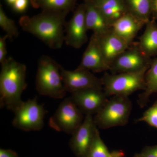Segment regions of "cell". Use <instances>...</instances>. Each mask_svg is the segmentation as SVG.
I'll return each instance as SVG.
<instances>
[{"instance_id":"19","label":"cell","mask_w":157,"mask_h":157,"mask_svg":"<svg viewBox=\"0 0 157 157\" xmlns=\"http://www.w3.org/2000/svg\"><path fill=\"white\" fill-rule=\"evenodd\" d=\"M145 79L146 87L137 100L138 105L141 108L146 106L152 94L157 93V58L152 59L145 74Z\"/></svg>"},{"instance_id":"4","label":"cell","mask_w":157,"mask_h":157,"mask_svg":"<svg viewBox=\"0 0 157 157\" xmlns=\"http://www.w3.org/2000/svg\"><path fill=\"white\" fill-rule=\"evenodd\" d=\"M132 108V101L128 97L112 96L94 117L95 123L102 129L125 126L128 122Z\"/></svg>"},{"instance_id":"30","label":"cell","mask_w":157,"mask_h":157,"mask_svg":"<svg viewBox=\"0 0 157 157\" xmlns=\"http://www.w3.org/2000/svg\"><path fill=\"white\" fill-rule=\"evenodd\" d=\"M6 1L9 5H13L16 2V0H6Z\"/></svg>"},{"instance_id":"24","label":"cell","mask_w":157,"mask_h":157,"mask_svg":"<svg viewBox=\"0 0 157 157\" xmlns=\"http://www.w3.org/2000/svg\"><path fill=\"white\" fill-rule=\"evenodd\" d=\"M144 122L157 129V101L144 113L141 117L136 120V122Z\"/></svg>"},{"instance_id":"13","label":"cell","mask_w":157,"mask_h":157,"mask_svg":"<svg viewBox=\"0 0 157 157\" xmlns=\"http://www.w3.org/2000/svg\"><path fill=\"white\" fill-rule=\"evenodd\" d=\"M78 69L100 73L109 70V65L105 60L97 36L93 34L87 48L82 55Z\"/></svg>"},{"instance_id":"8","label":"cell","mask_w":157,"mask_h":157,"mask_svg":"<svg viewBox=\"0 0 157 157\" xmlns=\"http://www.w3.org/2000/svg\"><path fill=\"white\" fill-rule=\"evenodd\" d=\"M151 58L146 56L138 44H132L117 57L109 66L112 74L135 73L148 69Z\"/></svg>"},{"instance_id":"25","label":"cell","mask_w":157,"mask_h":157,"mask_svg":"<svg viewBox=\"0 0 157 157\" xmlns=\"http://www.w3.org/2000/svg\"><path fill=\"white\" fill-rule=\"evenodd\" d=\"M8 35H5L4 36L0 38V63L1 64L3 63L7 59V51L6 49V39H8Z\"/></svg>"},{"instance_id":"10","label":"cell","mask_w":157,"mask_h":157,"mask_svg":"<svg viewBox=\"0 0 157 157\" xmlns=\"http://www.w3.org/2000/svg\"><path fill=\"white\" fill-rule=\"evenodd\" d=\"M65 30L64 42L67 45L78 49L87 42L84 3L78 6L71 19L66 22Z\"/></svg>"},{"instance_id":"26","label":"cell","mask_w":157,"mask_h":157,"mask_svg":"<svg viewBox=\"0 0 157 157\" xmlns=\"http://www.w3.org/2000/svg\"><path fill=\"white\" fill-rule=\"evenodd\" d=\"M29 0H16L13 5V9L18 12H24L28 6Z\"/></svg>"},{"instance_id":"21","label":"cell","mask_w":157,"mask_h":157,"mask_svg":"<svg viewBox=\"0 0 157 157\" xmlns=\"http://www.w3.org/2000/svg\"><path fill=\"white\" fill-rule=\"evenodd\" d=\"M77 0H31L35 8H40L43 11L69 12L74 8Z\"/></svg>"},{"instance_id":"17","label":"cell","mask_w":157,"mask_h":157,"mask_svg":"<svg viewBox=\"0 0 157 157\" xmlns=\"http://www.w3.org/2000/svg\"><path fill=\"white\" fill-rule=\"evenodd\" d=\"M145 25L137 44L142 52L151 58L157 56V23L155 20L151 19Z\"/></svg>"},{"instance_id":"12","label":"cell","mask_w":157,"mask_h":157,"mask_svg":"<svg viewBox=\"0 0 157 157\" xmlns=\"http://www.w3.org/2000/svg\"><path fill=\"white\" fill-rule=\"evenodd\" d=\"M92 115H86L83 122L72 134L71 144L76 155L86 157L98 130Z\"/></svg>"},{"instance_id":"3","label":"cell","mask_w":157,"mask_h":157,"mask_svg":"<svg viewBox=\"0 0 157 157\" xmlns=\"http://www.w3.org/2000/svg\"><path fill=\"white\" fill-rule=\"evenodd\" d=\"M62 66L47 56L39 59L36 76V88L39 94L55 99L66 96L61 73Z\"/></svg>"},{"instance_id":"22","label":"cell","mask_w":157,"mask_h":157,"mask_svg":"<svg viewBox=\"0 0 157 157\" xmlns=\"http://www.w3.org/2000/svg\"><path fill=\"white\" fill-rule=\"evenodd\" d=\"M124 154L121 151L109 152L104 141L101 139L98 130L86 157H124Z\"/></svg>"},{"instance_id":"9","label":"cell","mask_w":157,"mask_h":157,"mask_svg":"<svg viewBox=\"0 0 157 157\" xmlns=\"http://www.w3.org/2000/svg\"><path fill=\"white\" fill-rule=\"evenodd\" d=\"M61 73L67 92L73 94L89 89H103L101 78L89 70L76 69L70 71L62 67Z\"/></svg>"},{"instance_id":"5","label":"cell","mask_w":157,"mask_h":157,"mask_svg":"<svg viewBox=\"0 0 157 157\" xmlns=\"http://www.w3.org/2000/svg\"><path fill=\"white\" fill-rule=\"evenodd\" d=\"M148 69L135 73L109 74L105 73L101 78L103 90L107 97H128L146 87L145 76Z\"/></svg>"},{"instance_id":"1","label":"cell","mask_w":157,"mask_h":157,"mask_svg":"<svg viewBox=\"0 0 157 157\" xmlns=\"http://www.w3.org/2000/svg\"><path fill=\"white\" fill-rule=\"evenodd\" d=\"M68 12L43 11L32 17L23 16L19 23L24 31L36 37L49 48L59 49L64 42L65 19Z\"/></svg>"},{"instance_id":"14","label":"cell","mask_w":157,"mask_h":157,"mask_svg":"<svg viewBox=\"0 0 157 157\" xmlns=\"http://www.w3.org/2000/svg\"><path fill=\"white\" fill-rule=\"evenodd\" d=\"M97 37L104 58L109 67L119 55L131 46L111 29Z\"/></svg>"},{"instance_id":"29","label":"cell","mask_w":157,"mask_h":157,"mask_svg":"<svg viewBox=\"0 0 157 157\" xmlns=\"http://www.w3.org/2000/svg\"><path fill=\"white\" fill-rule=\"evenodd\" d=\"M151 1V19L157 20V0Z\"/></svg>"},{"instance_id":"15","label":"cell","mask_w":157,"mask_h":157,"mask_svg":"<svg viewBox=\"0 0 157 157\" xmlns=\"http://www.w3.org/2000/svg\"><path fill=\"white\" fill-rule=\"evenodd\" d=\"M146 24L127 13L111 25V30L131 45L139 31Z\"/></svg>"},{"instance_id":"28","label":"cell","mask_w":157,"mask_h":157,"mask_svg":"<svg viewBox=\"0 0 157 157\" xmlns=\"http://www.w3.org/2000/svg\"><path fill=\"white\" fill-rule=\"evenodd\" d=\"M0 157H17V154L10 150L1 149L0 150Z\"/></svg>"},{"instance_id":"11","label":"cell","mask_w":157,"mask_h":157,"mask_svg":"<svg viewBox=\"0 0 157 157\" xmlns=\"http://www.w3.org/2000/svg\"><path fill=\"white\" fill-rule=\"evenodd\" d=\"M79 110L86 115L98 113L108 101L103 89H89L72 94L71 97Z\"/></svg>"},{"instance_id":"31","label":"cell","mask_w":157,"mask_h":157,"mask_svg":"<svg viewBox=\"0 0 157 157\" xmlns=\"http://www.w3.org/2000/svg\"><path fill=\"white\" fill-rule=\"evenodd\" d=\"M135 157H145L143 155L141 154H139L136 155H135Z\"/></svg>"},{"instance_id":"6","label":"cell","mask_w":157,"mask_h":157,"mask_svg":"<svg viewBox=\"0 0 157 157\" xmlns=\"http://www.w3.org/2000/svg\"><path fill=\"white\" fill-rule=\"evenodd\" d=\"M83 114L70 97L59 104L48 124L57 132L72 135L83 122Z\"/></svg>"},{"instance_id":"18","label":"cell","mask_w":157,"mask_h":157,"mask_svg":"<svg viewBox=\"0 0 157 157\" xmlns=\"http://www.w3.org/2000/svg\"><path fill=\"white\" fill-rule=\"evenodd\" d=\"M111 25L127 14L123 0H93Z\"/></svg>"},{"instance_id":"16","label":"cell","mask_w":157,"mask_h":157,"mask_svg":"<svg viewBox=\"0 0 157 157\" xmlns=\"http://www.w3.org/2000/svg\"><path fill=\"white\" fill-rule=\"evenodd\" d=\"M85 21L88 30H92L97 36L106 33L111 30V25L96 6L93 0H84Z\"/></svg>"},{"instance_id":"20","label":"cell","mask_w":157,"mask_h":157,"mask_svg":"<svg viewBox=\"0 0 157 157\" xmlns=\"http://www.w3.org/2000/svg\"><path fill=\"white\" fill-rule=\"evenodd\" d=\"M127 12L147 24L151 17V0H123Z\"/></svg>"},{"instance_id":"27","label":"cell","mask_w":157,"mask_h":157,"mask_svg":"<svg viewBox=\"0 0 157 157\" xmlns=\"http://www.w3.org/2000/svg\"><path fill=\"white\" fill-rule=\"evenodd\" d=\"M141 154L145 157H157V145L145 147Z\"/></svg>"},{"instance_id":"7","label":"cell","mask_w":157,"mask_h":157,"mask_svg":"<svg viewBox=\"0 0 157 157\" xmlns=\"http://www.w3.org/2000/svg\"><path fill=\"white\" fill-rule=\"evenodd\" d=\"M47 111L40 105L36 98L22 104L14 111L12 124L15 128L25 132L40 131L44 126V119Z\"/></svg>"},{"instance_id":"2","label":"cell","mask_w":157,"mask_h":157,"mask_svg":"<svg viewBox=\"0 0 157 157\" xmlns=\"http://www.w3.org/2000/svg\"><path fill=\"white\" fill-rule=\"evenodd\" d=\"M26 67L11 57L2 64L0 73V106L13 112L23 101L21 96L26 88Z\"/></svg>"},{"instance_id":"23","label":"cell","mask_w":157,"mask_h":157,"mask_svg":"<svg viewBox=\"0 0 157 157\" xmlns=\"http://www.w3.org/2000/svg\"><path fill=\"white\" fill-rule=\"evenodd\" d=\"M0 26L6 32L9 39H12L13 37L18 36V29L15 23L5 14L2 6L0 7Z\"/></svg>"}]
</instances>
